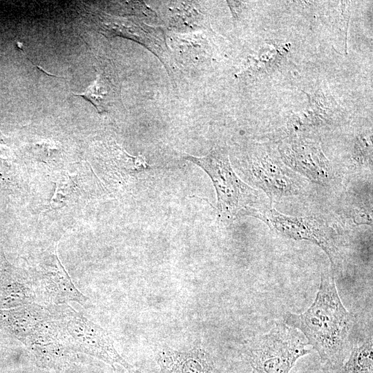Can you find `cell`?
Here are the masks:
<instances>
[{"instance_id":"6da1fadb","label":"cell","mask_w":373,"mask_h":373,"mask_svg":"<svg viewBox=\"0 0 373 373\" xmlns=\"http://www.w3.org/2000/svg\"><path fill=\"white\" fill-rule=\"evenodd\" d=\"M284 321L303 333L323 363L334 369L343 366L347 356L354 316L343 305L331 273L322 274L311 306L299 314L287 313Z\"/></svg>"},{"instance_id":"7a4b0ae2","label":"cell","mask_w":373,"mask_h":373,"mask_svg":"<svg viewBox=\"0 0 373 373\" xmlns=\"http://www.w3.org/2000/svg\"><path fill=\"white\" fill-rule=\"evenodd\" d=\"M185 157L200 166L211 178L222 218L231 220L240 213H247L252 209L250 205L256 200V192L234 173L224 150L215 149L204 156Z\"/></svg>"},{"instance_id":"3957f363","label":"cell","mask_w":373,"mask_h":373,"mask_svg":"<svg viewBox=\"0 0 373 373\" xmlns=\"http://www.w3.org/2000/svg\"><path fill=\"white\" fill-rule=\"evenodd\" d=\"M298 332L285 323H277L261 336L249 352L255 373H289L296 361L311 350Z\"/></svg>"},{"instance_id":"277c9868","label":"cell","mask_w":373,"mask_h":373,"mask_svg":"<svg viewBox=\"0 0 373 373\" xmlns=\"http://www.w3.org/2000/svg\"><path fill=\"white\" fill-rule=\"evenodd\" d=\"M249 213L263 220L272 229L288 238L307 240L320 247L328 256L334 267L340 265L341 258L335 236L331 228L313 217H295L284 215L274 209Z\"/></svg>"},{"instance_id":"5b68a950","label":"cell","mask_w":373,"mask_h":373,"mask_svg":"<svg viewBox=\"0 0 373 373\" xmlns=\"http://www.w3.org/2000/svg\"><path fill=\"white\" fill-rule=\"evenodd\" d=\"M101 32L106 37L121 36L133 39L152 51L169 69L170 58L164 35L160 28L151 26L140 19L105 16Z\"/></svg>"},{"instance_id":"8992f818","label":"cell","mask_w":373,"mask_h":373,"mask_svg":"<svg viewBox=\"0 0 373 373\" xmlns=\"http://www.w3.org/2000/svg\"><path fill=\"white\" fill-rule=\"evenodd\" d=\"M250 171L254 181L264 189L270 198L296 193V187L287 172L268 157L254 160Z\"/></svg>"},{"instance_id":"52a82bcc","label":"cell","mask_w":373,"mask_h":373,"mask_svg":"<svg viewBox=\"0 0 373 373\" xmlns=\"http://www.w3.org/2000/svg\"><path fill=\"white\" fill-rule=\"evenodd\" d=\"M158 359L162 373H217L211 358L202 350L180 352L165 349Z\"/></svg>"},{"instance_id":"ba28073f","label":"cell","mask_w":373,"mask_h":373,"mask_svg":"<svg viewBox=\"0 0 373 373\" xmlns=\"http://www.w3.org/2000/svg\"><path fill=\"white\" fill-rule=\"evenodd\" d=\"M96 70V78L84 93L75 95L84 97L90 102L99 113L108 112L121 102V90L116 84L106 73L99 69Z\"/></svg>"},{"instance_id":"9c48e42d","label":"cell","mask_w":373,"mask_h":373,"mask_svg":"<svg viewBox=\"0 0 373 373\" xmlns=\"http://www.w3.org/2000/svg\"><path fill=\"white\" fill-rule=\"evenodd\" d=\"M286 161L295 170L314 182H325L329 175L327 160L321 154H294L287 156Z\"/></svg>"},{"instance_id":"30bf717a","label":"cell","mask_w":373,"mask_h":373,"mask_svg":"<svg viewBox=\"0 0 373 373\" xmlns=\"http://www.w3.org/2000/svg\"><path fill=\"white\" fill-rule=\"evenodd\" d=\"M342 373H373L372 338L353 345L347 361L342 366Z\"/></svg>"},{"instance_id":"8fae6325","label":"cell","mask_w":373,"mask_h":373,"mask_svg":"<svg viewBox=\"0 0 373 373\" xmlns=\"http://www.w3.org/2000/svg\"><path fill=\"white\" fill-rule=\"evenodd\" d=\"M254 373H255V372H254Z\"/></svg>"}]
</instances>
